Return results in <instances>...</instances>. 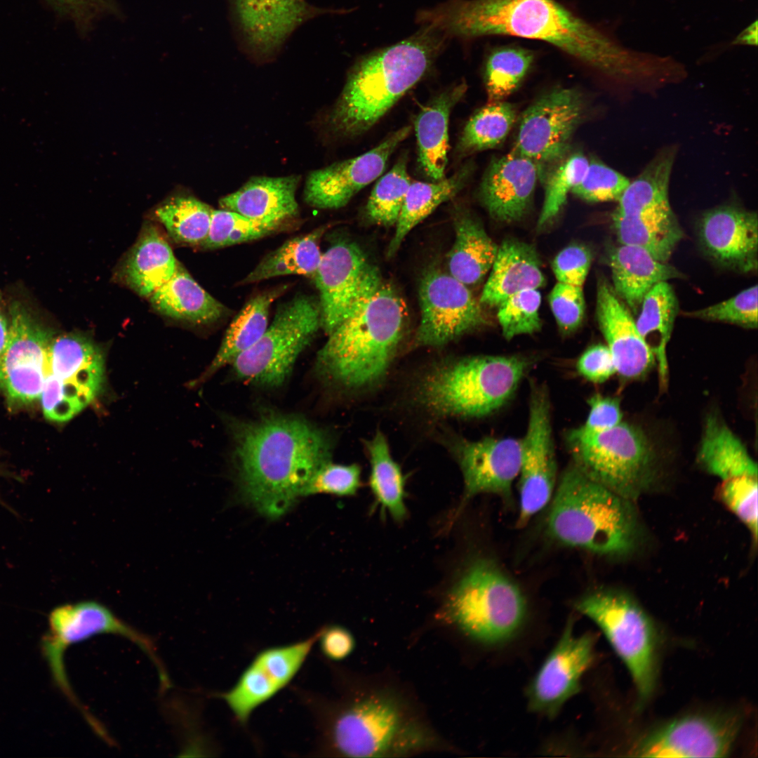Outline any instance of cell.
<instances>
[{
	"label": "cell",
	"instance_id": "obj_11",
	"mask_svg": "<svg viewBox=\"0 0 758 758\" xmlns=\"http://www.w3.org/2000/svg\"><path fill=\"white\" fill-rule=\"evenodd\" d=\"M576 608L601 630L629 670L639 705L644 703L656 681L657 634L651 619L632 598L616 591L590 593Z\"/></svg>",
	"mask_w": 758,
	"mask_h": 758
},
{
	"label": "cell",
	"instance_id": "obj_46",
	"mask_svg": "<svg viewBox=\"0 0 758 758\" xmlns=\"http://www.w3.org/2000/svg\"><path fill=\"white\" fill-rule=\"evenodd\" d=\"M286 220L258 219L225 210H213L208 236L201 247L215 249L262 238L279 230Z\"/></svg>",
	"mask_w": 758,
	"mask_h": 758
},
{
	"label": "cell",
	"instance_id": "obj_58",
	"mask_svg": "<svg viewBox=\"0 0 758 758\" xmlns=\"http://www.w3.org/2000/svg\"><path fill=\"white\" fill-rule=\"evenodd\" d=\"M325 657L333 660L346 658L352 651L354 639L347 630L338 625L321 628L318 641Z\"/></svg>",
	"mask_w": 758,
	"mask_h": 758
},
{
	"label": "cell",
	"instance_id": "obj_28",
	"mask_svg": "<svg viewBox=\"0 0 758 758\" xmlns=\"http://www.w3.org/2000/svg\"><path fill=\"white\" fill-rule=\"evenodd\" d=\"M490 271L479 299L481 305L498 307L514 294L538 289L545 282L535 248L516 239L498 246Z\"/></svg>",
	"mask_w": 758,
	"mask_h": 758
},
{
	"label": "cell",
	"instance_id": "obj_59",
	"mask_svg": "<svg viewBox=\"0 0 758 758\" xmlns=\"http://www.w3.org/2000/svg\"><path fill=\"white\" fill-rule=\"evenodd\" d=\"M4 310L0 298V359L5 349L9 333V315Z\"/></svg>",
	"mask_w": 758,
	"mask_h": 758
},
{
	"label": "cell",
	"instance_id": "obj_24",
	"mask_svg": "<svg viewBox=\"0 0 758 758\" xmlns=\"http://www.w3.org/2000/svg\"><path fill=\"white\" fill-rule=\"evenodd\" d=\"M699 237L709 256L724 267L743 273L757 270L755 212L734 205L710 209L700 219Z\"/></svg>",
	"mask_w": 758,
	"mask_h": 758
},
{
	"label": "cell",
	"instance_id": "obj_52",
	"mask_svg": "<svg viewBox=\"0 0 758 758\" xmlns=\"http://www.w3.org/2000/svg\"><path fill=\"white\" fill-rule=\"evenodd\" d=\"M61 15L73 22L78 32L86 36L101 18L124 17L117 0H46Z\"/></svg>",
	"mask_w": 758,
	"mask_h": 758
},
{
	"label": "cell",
	"instance_id": "obj_44",
	"mask_svg": "<svg viewBox=\"0 0 758 758\" xmlns=\"http://www.w3.org/2000/svg\"><path fill=\"white\" fill-rule=\"evenodd\" d=\"M516 119L515 107L507 102H489L468 120L457 145L460 155L496 148L506 139Z\"/></svg>",
	"mask_w": 758,
	"mask_h": 758
},
{
	"label": "cell",
	"instance_id": "obj_2",
	"mask_svg": "<svg viewBox=\"0 0 758 758\" xmlns=\"http://www.w3.org/2000/svg\"><path fill=\"white\" fill-rule=\"evenodd\" d=\"M228 427L242 496L270 518L288 511L331 460V437L302 416L269 411L253 419H230Z\"/></svg>",
	"mask_w": 758,
	"mask_h": 758
},
{
	"label": "cell",
	"instance_id": "obj_40",
	"mask_svg": "<svg viewBox=\"0 0 758 758\" xmlns=\"http://www.w3.org/2000/svg\"><path fill=\"white\" fill-rule=\"evenodd\" d=\"M674 146L658 152L641 173L625 190L615 213L635 216L671 208L669 183L676 158Z\"/></svg>",
	"mask_w": 758,
	"mask_h": 758
},
{
	"label": "cell",
	"instance_id": "obj_45",
	"mask_svg": "<svg viewBox=\"0 0 758 758\" xmlns=\"http://www.w3.org/2000/svg\"><path fill=\"white\" fill-rule=\"evenodd\" d=\"M534 59L533 53L517 46L492 51L484 69V83L489 102L501 101L520 85Z\"/></svg>",
	"mask_w": 758,
	"mask_h": 758
},
{
	"label": "cell",
	"instance_id": "obj_36",
	"mask_svg": "<svg viewBox=\"0 0 758 758\" xmlns=\"http://www.w3.org/2000/svg\"><path fill=\"white\" fill-rule=\"evenodd\" d=\"M698 460L722 482L757 477V464L745 446L718 416L707 417L698 453Z\"/></svg>",
	"mask_w": 758,
	"mask_h": 758
},
{
	"label": "cell",
	"instance_id": "obj_6",
	"mask_svg": "<svg viewBox=\"0 0 758 758\" xmlns=\"http://www.w3.org/2000/svg\"><path fill=\"white\" fill-rule=\"evenodd\" d=\"M552 499L547 530L560 543L606 555L634 548L638 527L630 500L573 464L563 473Z\"/></svg>",
	"mask_w": 758,
	"mask_h": 758
},
{
	"label": "cell",
	"instance_id": "obj_48",
	"mask_svg": "<svg viewBox=\"0 0 758 758\" xmlns=\"http://www.w3.org/2000/svg\"><path fill=\"white\" fill-rule=\"evenodd\" d=\"M588 164L584 154L576 152L566 156L547 170L541 178L545 194L538 227H545L559 214L568 194L581 180Z\"/></svg>",
	"mask_w": 758,
	"mask_h": 758
},
{
	"label": "cell",
	"instance_id": "obj_55",
	"mask_svg": "<svg viewBox=\"0 0 758 758\" xmlns=\"http://www.w3.org/2000/svg\"><path fill=\"white\" fill-rule=\"evenodd\" d=\"M592 261L590 250L581 245H571L554 258L552 271L558 282L583 286Z\"/></svg>",
	"mask_w": 758,
	"mask_h": 758
},
{
	"label": "cell",
	"instance_id": "obj_51",
	"mask_svg": "<svg viewBox=\"0 0 758 758\" xmlns=\"http://www.w3.org/2000/svg\"><path fill=\"white\" fill-rule=\"evenodd\" d=\"M706 321H722L748 328L757 327V286L703 309L686 313Z\"/></svg>",
	"mask_w": 758,
	"mask_h": 758
},
{
	"label": "cell",
	"instance_id": "obj_34",
	"mask_svg": "<svg viewBox=\"0 0 758 758\" xmlns=\"http://www.w3.org/2000/svg\"><path fill=\"white\" fill-rule=\"evenodd\" d=\"M287 288L286 285H281L262 291L244 305L227 328L218 351L200 378L201 381L222 367L231 365L260 339L268 327L272 305Z\"/></svg>",
	"mask_w": 758,
	"mask_h": 758
},
{
	"label": "cell",
	"instance_id": "obj_42",
	"mask_svg": "<svg viewBox=\"0 0 758 758\" xmlns=\"http://www.w3.org/2000/svg\"><path fill=\"white\" fill-rule=\"evenodd\" d=\"M365 446L371 464L370 486L377 503L397 521L406 515L405 480L399 465L392 458L387 441L378 431Z\"/></svg>",
	"mask_w": 758,
	"mask_h": 758
},
{
	"label": "cell",
	"instance_id": "obj_35",
	"mask_svg": "<svg viewBox=\"0 0 758 758\" xmlns=\"http://www.w3.org/2000/svg\"><path fill=\"white\" fill-rule=\"evenodd\" d=\"M456 239L447 264L449 274L466 286L479 284L490 271L498 246L470 213L454 218Z\"/></svg>",
	"mask_w": 758,
	"mask_h": 758
},
{
	"label": "cell",
	"instance_id": "obj_29",
	"mask_svg": "<svg viewBox=\"0 0 758 758\" xmlns=\"http://www.w3.org/2000/svg\"><path fill=\"white\" fill-rule=\"evenodd\" d=\"M613 288L633 313H637L643 299L657 284L680 278L674 267L658 261L644 249L620 244L610 253Z\"/></svg>",
	"mask_w": 758,
	"mask_h": 758
},
{
	"label": "cell",
	"instance_id": "obj_54",
	"mask_svg": "<svg viewBox=\"0 0 758 758\" xmlns=\"http://www.w3.org/2000/svg\"><path fill=\"white\" fill-rule=\"evenodd\" d=\"M548 300L560 331L565 334L576 331L585 315L583 286L557 282L552 289Z\"/></svg>",
	"mask_w": 758,
	"mask_h": 758
},
{
	"label": "cell",
	"instance_id": "obj_14",
	"mask_svg": "<svg viewBox=\"0 0 758 758\" xmlns=\"http://www.w3.org/2000/svg\"><path fill=\"white\" fill-rule=\"evenodd\" d=\"M586 112V100L578 90L560 87L547 92L524 112L512 152L533 161L541 179L568 155Z\"/></svg>",
	"mask_w": 758,
	"mask_h": 758
},
{
	"label": "cell",
	"instance_id": "obj_17",
	"mask_svg": "<svg viewBox=\"0 0 758 758\" xmlns=\"http://www.w3.org/2000/svg\"><path fill=\"white\" fill-rule=\"evenodd\" d=\"M521 442L518 475L519 526L526 524L550 503L557 479L550 399L545 388L533 383L527 429Z\"/></svg>",
	"mask_w": 758,
	"mask_h": 758
},
{
	"label": "cell",
	"instance_id": "obj_12",
	"mask_svg": "<svg viewBox=\"0 0 758 758\" xmlns=\"http://www.w3.org/2000/svg\"><path fill=\"white\" fill-rule=\"evenodd\" d=\"M48 626L40 641L42 656L55 684L77 708L82 704L69 682L64 664L65 653L70 646L95 635L113 634L131 640L151 659L160 682L166 683L169 679L153 641L98 601H83L57 606L48 616Z\"/></svg>",
	"mask_w": 758,
	"mask_h": 758
},
{
	"label": "cell",
	"instance_id": "obj_57",
	"mask_svg": "<svg viewBox=\"0 0 758 758\" xmlns=\"http://www.w3.org/2000/svg\"><path fill=\"white\" fill-rule=\"evenodd\" d=\"M589 413L581 426L590 432H600L614 427L621 423L623 414L618 399L599 394L588 400Z\"/></svg>",
	"mask_w": 758,
	"mask_h": 758
},
{
	"label": "cell",
	"instance_id": "obj_39",
	"mask_svg": "<svg viewBox=\"0 0 758 758\" xmlns=\"http://www.w3.org/2000/svg\"><path fill=\"white\" fill-rule=\"evenodd\" d=\"M474 166L467 163L448 178L432 182H413L407 191L387 255L393 256L408 233L443 202L456 196L470 180Z\"/></svg>",
	"mask_w": 758,
	"mask_h": 758
},
{
	"label": "cell",
	"instance_id": "obj_9",
	"mask_svg": "<svg viewBox=\"0 0 758 758\" xmlns=\"http://www.w3.org/2000/svg\"><path fill=\"white\" fill-rule=\"evenodd\" d=\"M566 440L573 464L621 497L634 500L649 484L653 451L639 428L625 423L600 432L580 427L568 431Z\"/></svg>",
	"mask_w": 758,
	"mask_h": 758
},
{
	"label": "cell",
	"instance_id": "obj_4",
	"mask_svg": "<svg viewBox=\"0 0 758 758\" xmlns=\"http://www.w3.org/2000/svg\"><path fill=\"white\" fill-rule=\"evenodd\" d=\"M406 317V307L399 293L371 265L350 312L328 335L318 352L317 373L347 389L380 381L401 341Z\"/></svg>",
	"mask_w": 758,
	"mask_h": 758
},
{
	"label": "cell",
	"instance_id": "obj_15",
	"mask_svg": "<svg viewBox=\"0 0 758 758\" xmlns=\"http://www.w3.org/2000/svg\"><path fill=\"white\" fill-rule=\"evenodd\" d=\"M8 314V337L0 359V389L12 404L27 405L40 398L55 333L20 301L10 304Z\"/></svg>",
	"mask_w": 758,
	"mask_h": 758
},
{
	"label": "cell",
	"instance_id": "obj_60",
	"mask_svg": "<svg viewBox=\"0 0 758 758\" xmlns=\"http://www.w3.org/2000/svg\"><path fill=\"white\" fill-rule=\"evenodd\" d=\"M757 22L755 21L744 29L736 39L733 44L756 46L757 44Z\"/></svg>",
	"mask_w": 758,
	"mask_h": 758
},
{
	"label": "cell",
	"instance_id": "obj_56",
	"mask_svg": "<svg viewBox=\"0 0 758 758\" xmlns=\"http://www.w3.org/2000/svg\"><path fill=\"white\" fill-rule=\"evenodd\" d=\"M576 368L582 376L595 383H603L616 373L611 353L602 344L587 348L578 358Z\"/></svg>",
	"mask_w": 758,
	"mask_h": 758
},
{
	"label": "cell",
	"instance_id": "obj_22",
	"mask_svg": "<svg viewBox=\"0 0 758 758\" xmlns=\"http://www.w3.org/2000/svg\"><path fill=\"white\" fill-rule=\"evenodd\" d=\"M371 265L354 242H335L324 253L312 277L319 294L321 328L330 334L356 302Z\"/></svg>",
	"mask_w": 758,
	"mask_h": 758
},
{
	"label": "cell",
	"instance_id": "obj_7",
	"mask_svg": "<svg viewBox=\"0 0 758 758\" xmlns=\"http://www.w3.org/2000/svg\"><path fill=\"white\" fill-rule=\"evenodd\" d=\"M531 366L519 355H475L432 368L417 387L418 401L441 416L479 418L504 406Z\"/></svg>",
	"mask_w": 758,
	"mask_h": 758
},
{
	"label": "cell",
	"instance_id": "obj_32",
	"mask_svg": "<svg viewBox=\"0 0 758 758\" xmlns=\"http://www.w3.org/2000/svg\"><path fill=\"white\" fill-rule=\"evenodd\" d=\"M297 175L254 177L236 192L221 198L222 209L258 219L287 220L297 215Z\"/></svg>",
	"mask_w": 758,
	"mask_h": 758
},
{
	"label": "cell",
	"instance_id": "obj_3",
	"mask_svg": "<svg viewBox=\"0 0 758 758\" xmlns=\"http://www.w3.org/2000/svg\"><path fill=\"white\" fill-rule=\"evenodd\" d=\"M319 751L350 757L405 756L438 747L436 736L399 694L386 689L345 691L335 700L307 693Z\"/></svg>",
	"mask_w": 758,
	"mask_h": 758
},
{
	"label": "cell",
	"instance_id": "obj_50",
	"mask_svg": "<svg viewBox=\"0 0 758 758\" xmlns=\"http://www.w3.org/2000/svg\"><path fill=\"white\" fill-rule=\"evenodd\" d=\"M630 182L624 175L594 159L589 161L581 180L571 192L589 202L618 201Z\"/></svg>",
	"mask_w": 758,
	"mask_h": 758
},
{
	"label": "cell",
	"instance_id": "obj_21",
	"mask_svg": "<svg viewBox=\"0 0 758 758\" xmlns=\"http://www.w3.org/2000/svg\"><path fill=\"white\" fill-rule=\"evenodd\" d=\"M411 131V126H404L366 153L311 172L304 190L306 203L321 209L345 206L383 173L389 158Z\"/></svg>",
	"mask_w": 758,
	"mask_h": 758
},
{
	"label": "cell",
	"instance_id": "obj_53",
	"mask_svg": "<svg viewBox=\"0 0 758 758\" xmlns=\"http://www.w3.org/2000/svg\"><path fill=\"white\" fill-rule=\"evenodd\" d=\"M360 483L361 470L359 465L337 464L330 460L314 473L303 496L319 493L352 496L357 493Z\"/></svg>",
	"mask_w": 758,
	"mask_h": 758
},
{
	"label": "cell",
	"instance_id": "obj_16",
	"mask_svg": "<svg viewBox=\"0 0 758 758\" xmlns=\"http://www.w3.org/2000/svg\"><path fill=\"white\" fill-rule=\"evenodd\" d=\"M419 300L416 345L443 346L487 324L482 305L467 286L441 270L431 268L423 275Z\"/></svg>",
	"mask_w": 758,
	"mask_h": 758
},
{
	"label": "cell",
	"instance_id": "obj_49",
	"mask_svg": "<svg viewBox=\"0 0 758 758\" xmlns=\"http://www.w3.org/2000/svg\"><path fill=\"white\" fill-rule=\"evenodd\" d=\"M538 289H526L510 296L498 306L497 318L505 338L538 332L541 328Z\"/></svg>",
	"mask_w": 758,
	"mask_h": 758
},
{
	"label": "cell",
	"instance_id": "obj_5",
	"mask_svg": "<svg viewBox=\"0 0 758 758\" xmlns=\"http://www.w3.org/2000/svg\"><path fill=\"white\" fill-rule=\"evenodd\" d=\"M446 39L424 25L408 39L361 57L329 117L333 130L353 138L372 128L425 75Z\"/></svg>",
	"mask_w": 758,
	"mask_h": 758
},
{
	"label": "cell",
	"instance_id": "obj_25",
	"mask_svg": "<svg viewBox=\"0 0 758 758\" xmlns=\"http://www.w3.org/2000/svg\"><path fill=\"white\" fill-rule=\"evenodd\" d=\"M234 10L248 50L268 57L308 20L336 10L315 7L306 0H239Z\"/></svg>",
	"mask_w": 758,
	"mask_h": 758
},
{
	"label": "cell",
	"instance_id": "obj_30",
	"mask_svg": "<svg viewBox=\"0 0 758 758\" xmlns=\"http://www.w3.org/2000/svg\"><path fill=\"white\" fill-rule=\"evenodd\" d=\"M466 91L465 82L449 87L423 107L416 117L418 162L424 173L433 181L444 178L448 161L449 116Z\"/></svg>",
	"mask_w": 758,
	"mask_h": 758
},
{
	"label": "cell",
	"instance_id": "obj_18",
	"mask_svg": "<svg viewBox=\"0 0 758 758\" xmlns=\"http://www.w3.org/2000/svg\"><path fill=\"white\" fill-rule=\"evenodd\" d=\"M736 713L686 715L648 732L631 752L641 757H724L741 726Z\"/></svg>",
	"mask_w": 758,
	"mask_h": 758
},
{
	"label": "cell",
	"instance_id": "obj_8",
	"mask_svg": "<svg viewBox=\"0 0 758 758\" xmlns=\"http://www.w3.org/2000/svg\"><path fill=\"white\" fill-rule=\"evenodd\" d=\"M443 617L460 633L487 645L504 643L521 627L525 597L493 562L474 561L449 591Z\"/></svg>",
	"mask_w": 758,
	"mask_h": 758
},
{
	"label": "cell",
	"instance_id": "obj_1",
	"mask_svg": "<svg viewBox=\"0 0 758 758\" xmlns=\"http://www.w3.org/2000/svg\"><path fill=\"white\" fill-rule=\"evenodd\" d=\"M416 20L446 37L510 35L546 41L607 77L640 86L649 55L625 48L555 0H447Z\"/></svg>",
	"mask_w": 758,
	"mask_h": 758
},
{
	"label": "cell",
	"instance_id": "obj_19",
	"mask_svg": "<svg viewBox=\"0 0 758 758\" xmlns=\"http://www.w3.org/2000/svg\"><path fill=\"white\" fill-rule=\"evenodd\" d=\"M321 629L303 640L274 646L259 651L242 672L235 684L218 694L236 721L246 725L252 713L286 687L301 669Z\"/></svg>",
	"mask_w": 758,
	"mask_h": 758
},
{
	"label": "cell",
	"instance_id": "obj_41",
	"mask_svg": "<svg viewBox=\"0 0 758 758\" xmlns=\"http://www.w3.org/2000/svg\"><path fill=\"white\" fill-rule=\"evenodd\" d=\"M326 230L324 226L319 227L286 241L267 253L241 281V284L285 275H303L312 279L321 258L319 244Z\"/></svg>",
	"mask_w": 758,
	"mask_h": 758
},
{
	"label": "cell",
	"instance_id": "obj_43",
	"mask_svg": "<svg viewBox=\"0 0 758 758\" xmlns=\"http://www.w3.org/2000/svg\"><path fill=\"white\" fill-rule=\"evenodd\" d=\"M212 211L193 197L177 196L163 202L154 215L175 241L201 246L209 232Z\"/></svg>",
	"mask_w": 758,
	"mask_h": 758
},
{
	"label": "cell",
	"instance_id": "obj_20",
	"mask_svg": "<svg viewBox=\"0 0 758 758\" xmlns=\"http://www.w3.org/2000/svg\"><path fill=\"white\" fill-rule=\"evenodd\" d=\"M595 638L576 634L568 620L526 690L528 709L552 719L580 689L581 679L594 658Z\"/></svg>",
	"mask_w": 758,
	"mask_h": 758
},
{
	"label": "cell",
	"instance_id": "obj_23",
	"mask_svg": "<svg viewBox=\"0 0 758 758\" xmlns=\"http://www.w3.org/2000/svg\"><path fill=\"white\" fill-rule=\"evenodd\" d=\"M463 474L465 498L481 493L510 500L518 477L521 439L487 437L477 441L459 440L454 448Z\"/></svg>",
	"mask_w": 758,
	"mask_h": 758
},
{
	"label": "cell",
	"instance_id": "obj_47",
	"mask_svg": "<svg viewBox=\"0 0 758 758\" xmlns=\"http://www.w3.org/2000/svg\"><path fill=\"white\" fill-rule=\"evenodd\" d=\"M407 162L403 154L374 186L365 208L371 222L386 227L396 224L411 183Z\"/></svg>",
	"mask_w": 758,
	"mask_h": 758
},
{
	"label": "cell",
	"instance_id": "obj_13",
	"mask_svg": "<svg viewBox=\"0 0 758 758\" xmlns=\"http://www.w3.org/2000/svg\"><path fill=\"white\" fill-rule=\"evenodd\" d=\"M105 360L100 347L80 333L55 335L39 399L46 418L65 422L77 415L100 392Z\"/></svg>",
	"mask_w": 758,
	"mask_h": 758
},
{
	"label": "cell",
	"instance_id": "obj_27",
	"mask_svg": "<svg viewBox=\"0 0 758 758\" xmlns=\"http://www.w3.org/2000/svg\"><path fill=\"white\" fill-rule=\"evenodd\" d=\"M538 178L533 161L512 152L490 162L480 183L479 199L493 219L517 221L530 207Z\"/></svg>",
	"mask_w": 758,
	"mask_h": 758
},
{
	"label": "cell",
	"instance_id": "obj_31",
	"mask_svg": "<svg viewBox=\"0 0 758 758\" xmlns=\"http://www.w3.org/2000/svg\"><path fill=\"white\" fill-rule=\"evenodd\" d=\"M179 262L157 228L145 225L120 268L124 282L141 296L149 297L175 272Z\"/></svg>",
	"mask_w": 758,
	"mask_h": 758
},
{
	"label": "cell",
	"instance_id": "obj_38",
	"mask_svg": "<svg viewBox=\"0 0 758 758\" xmlns=\"http://www.w3.org/2000/svg\"><path fill=\"white\" fill-rule=\"evenodd\" d=\"M635 325L657 362L660 387H667L668 363L666 348L671 337L679 304L672 286L662 281L645 295Z\"/></svg>",
	"mask_w": 758,
	"mask_h": 758
},
{
	"label": "cell",
	"instance_id": "obj_26",
	"mask_svg": "<svg viewBox=\"0 0 758 758\" xmlns=\"http://www.w3.org/2000/svg\"><path fill=\"white\" fill-rule=\"evenodd\" d=\"M596 314L616 372L627 379L644 375L654 364V356L637 331L628 308L612 286L602 279L597 288Z\"/></svg>",
	"mask_w": 758,
	"mask_h": 758
},
{
	"label": "cell",
	"instance_id": "obj_33",
	"mask_svg": "<svg viewBox=\"0 0 758 758\" xmlns=\"http://www.w3.org/2000/svg\"><path fill=\"white\" fill-rule=\"evenodd\" d=\"M152 307L168 317L194 324L223 318L227 308L206 291L179 263L171 279L149 297Z\"/></svg>",
	"mask_w": 758,
	"mask_h": 758
},
{
	"label": "cell",
	"instance_id": "obj_61",
	"mask_svg": "<svg viewBox=\"0 0 758 758\" xmlns=\"http://www.w3.org/2000/svg\"><path fill=\"white\" fill-rule=\"evenodd\" d=\"M238 1H239V0H232V4H234V3H235V2Z\"/></svg>",
	"mask_w": 758,
	"mask_h": 758
},
{
	"label": "cell",
	"instance_id": "obj_37",
	"mask_svg": "<svg viewBox=\"0 0 758 758\" xmlns=\"http://www.w3.org/2000/svg\"><path fill=\"white\" fill-rule=\"evenodd\" d=\"M613 226L620 244L641 248L663 262H667L684 237L671 208L635 216L614 212Z\"/></svg>",
	"mask_w": 758,
	"mask_h": 758
},
{
	"label": "cell",
	"instance_id": "obj_10",
	"mask_svg": "<svg viewBox=\"0 0 758 758\" xmlns=\"http://www.w3.org/2000/svg\"><path fill=\"white\" fill-rule=\"evenodd\" d=\"M319 328L318 299L305 294L295 295L277 307L263 335L231 364L232 375L260 387L281 386Z\"/></svg>",
	"mask_w": 758,
	"mask_h": 758
}]
</instances>
